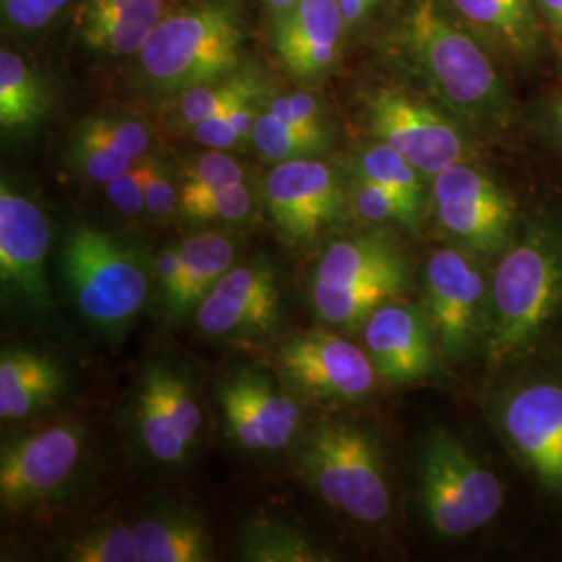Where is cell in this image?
<instances>
[{
  "label": "cell",
  "instance_id": "2e32d148",
  "mask_svg": "<svg viewBox=\"0 0 562 562\" xmlns=\"http://www.w3.org/2000/svg\"><path fill=\"white\" fill-rule=\"evenodd\" d=\"M280 288L269 262L248 261L225 271L196 306V325L209 338H261L280 322Z\"/></svg>",
  "mask_w": 562,
  "mask_h": 562
},
{
  "label": "cell",
  "instance_id": "b9f144b4",
  "mask_svg": "<svg viewBox=\"0 0 562 562\" xmlns=\"http://www.w3.org/2000/svg\"><path fill=\"white\" fill-rule=\"evenodd\" d=\"M550 46V67L562 80V0H536Z\"/></svg>",
  "mask_w": 562,
  "mask_h": 562
},
{
  "label": "cell",
  "instance_id": "e0dca14e",
  "mask_svg": "<svg viewBox=\"0 0 562 562\" xmlns=\"http://www.w3.org/2000/svg\"><path fill=\"white\" fill-rule=\"evenodd\" d=\"M50 227L41 206L20 194L11 183L0 186V281L25 304L50 308V283L46 280V257Z\"/></svg>",
  "mask_w": 562,
  "mask_h": 562
},
{
  "label": "cell",
  "instance_id": "e575fe53",
  "mask_svg": "<svg viewBox=\"0 0 562 562\" xmlns=\"http://www.w3.org/2000/svg\"><path fill=\"white\" fill-rule=\"evenodd\" d=\"M67 561L76 562H140L134 531L127 525H101L71 540Z\"/></svg>",
  "mask_w": 562,
  "mask_h": 562
},
{
  "label": "cell",
  "instance_id": "f35d334b",
  "mask_svg": "<svg viewBox=\"0 0 562 562\" xmlns=\"http://www.w3.org/2000/svg\"><path fill=\"white\" fill-rule=\"evenodd\" d=\"M69 0H0L2 20L15 32H38L59 15Z\"/></svg>",
  "mask_w": 562,
  "mask_h": 562
},
{
  "label": "cell",
  "instance_id": "30bf717a",
  "mask_svg": "<svg viewBox=\"0 0 562 562\" xmlns=\"http://www.w3.org/2000/svg\"><path fill=\"white\" fill-rule=\"evenodd\" d=\"M429 209L448 238L483 261H494L510 244L522 215L515 194L477 161L438 173Z\"/></svg>",
  "mask_w": 562,
  "mask_h": 562
},
{
  "label": "cell",
  "instance_id": "7bdbcfd3",
  "mask_svg": "<svg viewBox=\"0 0 562 562\" xmlns=\"http://www.w3.org/2000/svg\"><path fill=\"white\" fill-rule=\"evenodd\" d=\"M155 273L161 288L162 302L171 301L181 278V246H167L157 255Z\"/></svg>",
  "mask_w": 562,
  "mask_h": 562
},
{
  "label": "cell",
  "instance_id": "ac0fdd59",
  "mask_svg": "<svg viewBox=\"0 0 562 562\" xmlns=\"http://www.w3.org/2000/svg\"><path fill=\"white\" fill-rule=\"evenodd\" d=\"M227 436L244 450L276 452L292 442L301 427V406L269 375L238 371L220 385Z\"/></svg>",
  "mask_w": 562,
  "mask_h": 562
},
{
  "label": "cell",
  "instance_id": "7a4b0ae2",
  "mask_svg": "<svg viewBox=\"0 0 562 562\" xmlns=\"http://www.w3.org/2000/svg\"><path fill=\"white\" fill-rule=\"evenodd\" d=\"M562 323V209L522 213L490 271L483 361L492 375L540 355Z\"/></svg>",
  "mask_w": 562,
  "mask_h": 562
},
{
  "label": "cell",
  "instance_id": "484cf974",
  "mask_svg": "<svg viewBox=\"0 0 562 562\" xmlns=\"http://www.w3.org/2000/svg\"><path fill=\"white\" fill-rule=\"evenodd\" d=\"M181 246V278L176 294L167 302L171 315H183L201 304L223 273L234 267L236 244L220 232L194 234Z\"/></svg>",
  "mask_w": 562,
  "mask_h": 562
},
{
  "label": "cell",
  "instance_id": "1f68e13d",
  "mask_svg": "<svg viewBox=\"0 0 562 562\" xmlns=\"http://www.w3.org/2000/svg\"><path fill=\"white\" fill-rule=\"evenodd\" d=\"M255 209V199L246 183L180 194V215L190 223H225L238 225L248 222Z\"/></svg>",
  "mask_w": 562,
  "mask_h": 562
},
{
  "label": "cell",
  "instance_id": "8992f818",
  "mask_svg": "<svg viewBox=\"0 0 562 562\" xmlns=\"http://www.w3.org/2000/svg\"><path fill=\"white\" fill-rule=\"evenodd\" d=\"M411 267L385 229L362 232L327 246L311 280L317 317L341 329H359L383 302L406 296Z\"/></svg>",
  "mask_w": 562,
  "mask_h": 562
},
{
  "label": "cell",
  "instance_id": "d590c367",
  "mask_svg": "<svg viewBox=\"0 0 562 562\" xmlns=\"http://www.w3.org/2000/svg\"><path fill=\"white\" fill-rule=\"evenodd\" d=\"M246 169L234 157L217 148L192 157L181 165L180 194H194L244 183Z\"/></svg>",
  "mask_w": 562,
  "mask_h": 562
},
{
  "label": "cell",
  "instance_id": "74e56055",
  "mask_svg": "<svg viewBox=\"0 0 562 562\" xmlns=\"http://www.w3.org/2000/svg\"><path fill=\"white\" fill-rule=\"evenodd\" d=\"M142 181L146 196V213L155 220H167L173 213H180V192L176 188L173 173L167 162L157 157L142 159Z\"/></svg>",
  "mask_w": 562,
  "mask_h": 562
},
{
  "label": "cell",
  "instance_id": "7c38bea8",
  "mask_svg": "<svg viewBox=\"0 0 562 562\" xmlns=\"http://www.w3.org/2000/svg\"><path fill=\"white\" fill-rule=\"evenodd\" d=\"M262 202L292 244L317 240L350 211L348 183L317 157L278 162L262 181Z\"/></svg>",
  "mask_w": 562,
  "mask_h": 562
},
{
  "label": "cell",
  "instance_id": "5b68a950",
  "mask_svg": "<svg viewBox=\"0 0 562 562\" xmlns=\"http://www.w3.org/2000/svg\"><path fill=\"white\" fill-rule=\"evenodd\" d=\"M299 473L323 503L355 521L378 525L392 510L382 443L359 423H317L299 448Z\"/></svg>",
  "mask_w": 562,
  "mask_h": 562
},
{
  "label": "cell",
  "instance_id": "f6af8a7d",
  "mask_svg": "<svg viewBox=\"0 0 562 562\" xmlns=\"http://www.w3.org/2000/svg\"><path fill=\"white\" fill-rule=\"evenodd\" d=\"M265 4L271 11V15L276 18V15H280L283 11H288L290 7H294L296 0H265Z\"/></svg>",
  "mask_w": 562,
  "mask_h": 562
},
{
  "label": "cell",
  "instance_id": "5bb4252c",
  "mask_svg": "<svg viewBox=\"0 0 562 562\" xmlns=\"http://www.w3.org/2000/svg\"><path fill=\"white\" fill-rule=\"evenodd\" d=\"M132 427L153 461H183L202 427L201 402L190 378L169 362L148 364L132 401Z\"/></svg>",
  "mask_w": 562,
  "mask_h": 562
},
{
  "label": "cell",
  "instance_id": "4fadbf2b",
  "mask_svg": "<svg viewBox=\"0 0 562 562\" xmlns=\"http://www.w3.org/2000/svg\"><path fill=\"white\" fill-rule=\"evenodd\" d=\"M278 364L296 394L317 401H362L380 378L364 348L325 329L290 336L278 350Z\"/></svg>",
  "mask_w": 562,
  "mask_h": 562
},
{
  "label": "cell",
  "instance_id": "44dd1931",
  "mask_svg": "<svg viewBox=\"0 0 562 562\" xmlns=\"http://www.w3.org/2000/svg\"><path fill=\"white\" fill-rule=\"evenodd\" d=\"M346 32L338 0H296L273 18V48L292 78L319 80L340 57Z\"/></svg>",
  "mask_w": 562,
  "mask_h": 562
},
{
  "label": "cell",
  "instance_id": "277c9868",
  "mask_svg": "<svg viewBox=\"0 0 562 562\" xmlns=\"http://www.w3.org/2000/svg\"><path fill=\"white\" fill-rule=\"evenodd\" d=\"M244 27L225 2L183 7L162 18L138 53L142 80L162 94L220 80L240 69Z\"/></svg>",
  "mask_w": 562,
  "mask_h": 562
},
{
  "label": "cell",
  "instance_id": "9c48e42d",
  "mask_svg": "<svg viewBox=\"0 0 562 562\" xmlns=\"http://www.w3.org/2000/svg\"><path fill=\"white\" fill-rule=\"evenodd\" d=\"M373 140L383 142L434 180L457 162L477 161L475 132L440 102L396 86H375L362 94Z\"/></svg>",
  "mask_w": 562,
  "mask_h": 562
},
{
  "label": "cell",
  "instance_id": "ee69618b",
  "mask_svg": "<svg viewBox=\"0 0 562 562\" xmlns=\"http://www.w3.org/2000/svg\"><path fill=\"white\" fill-rule=\"evenodd\" d=\"M338 4H340L341 15H344L348 32H355L357 27H361L364 20L369 18V13H371L369 0H338Z\"/></svg>",
  "mask_w": 562,
  "mask_h": 562
},
{
  "label": "cell",
  "instance_id": "d6a6232c",
  "mask_svg": "<svg viewBox=\"0 0 562 562\" xmlns=\"http://www.w3.org/2000/svg\"><path fill=\"white\" fill-rule=\"evenodd\" d=\"M252 144L267 161L285 162L294 159L319 157L329 150V142L317 140L308 134H302L292 125L273 117L262 109L252 130Z\"/></svg>",
  "mask_w": 562,
  "mask_h": 562
},
{
  "label": "cell",
  "instance_id": "6da1fadb",
  "mask_svg": "<svg viewBox=\"0 0 562 562\" xmlns=\"http://www.w3.org/2000/svg\"><path fill=\"white\" fill-rule=\"evenodd\" d=\"M387 50L475 134L506 136L521 120L503 60L446 0H408Z\"/></svg>",
  "mask_w": 562,
  "mask_h": 562
},
{
  "label": "cell",
  "instance_id": "4dcf8cb0",
  "mask_svg": "<svg viewBox=\"0 0 562 562\" xmlns=\"http://www.w3.org/2000/svg\"><path fill=\"white\" fill-rule=\"evenodd\" d=\"M348 206L350 211L373 225H398L404 229H417L423 222L411 204L402 201L394 192L385 190L380 183L350 176L348 180Z\"/></svg>",
  "mask_w": 562,
  "mask_h": 562
},
{
  "label": "cell",
  "instance_id": "d6986e66",
  "mask_svg": "<svg viewBox=\"0 0 562 562\" xmlns=\"http://www.w3.org/2000/svg\"><path fill=\"white\" fill-rule=\"evenodd\" d=\"M362 341L385 382H422L436 371L440 348L427 311L404 296L383 302L369 315Z\"/></svg>",
  "mask_w": 562,
  "mask_h": 562
},
{
  "label": "cell",
  "instance_id": "52a82bcc",
  "mask_svg": "<svg viewBox=\"0 0 562 562\" xmlns=\"http://www.w3.org/2000/svg\"><path fill=\"white\" fill-rule=\"evenodd\" d=\"M417 477L425 521L442 540L467 538L503 510L501 477L443 427L431 429L419 443Z\"/></svg>",
  "mask_w": 562,
  "mask_h": 562
},
{
  "label": "cell",
  "instance_id": "60d3db41",
  "mask_svg": "<svg viewBox=\"0 0 562 562\" xmlns=\"http://www.w3.org/2000/svg\"><path fill=\"white\" fill-rule=\"evenodd\" d=\"M106 199L123 215H140L146 211V196H144V181H142V161L120 173L117 178L104 183Z\"/></svg>",
  "mask_w": 562,
  "mask_h": 562
},
{
  "label": "cell",
  "instance_id": "7402d4cb",
  "mask_svg": "<svg viewBox=\"0 0 562 562\" xmlns=\"http://www.w3.org/2000/svg\"><path fill=\"white\" fill-rule=\"evenodd\" d=\"M153 144V130L132 113L90 115L71 132L65 161L81 180L109 183L144 157Z\"/></svg>",
  "mask_w": 562,
  "mask_h": 562
},
{
  "label": "cell",
  "instance_id": "cb8c5ba5",
  "mask_svg": "<svg viewBox=\"0 0 562 562\" xmlns=\"http://www.w3.org/2000/svg\"><path fill=\"white\" fill-rule=\"evenodd\" d=\"M65 387L59 364L30 348H4L0 357V417L23 419L53 401Z\"/></svg>",
  "mask_w": 562,
  "mask_h": 562
},
{
  "label": "cell",
  "instance_id": "ab89813d",
  "mask_svg": "<svg viewBox=\"0 0 562 562\" xmlns=\"http://www.w3.org/2000/svg\"><path fill=\"white\" fill-rule=\"evenodd\" d=\"M522 117L562 159V86L540 97Z\"/></svg>",
  "mask_w": 562,
  "mask_h": 562
},
{
  "label": "cell",
  "instance_id": "f1b7e54d",
  "mask_svg": "<svg viewBox=\"0 0 562 562\" xmlns=\"http://www.w3.org/2000/svg\"><path fill=\"white\" fill-rule=\"evenodd\" d=\"M348 171L350 176L380 183L425 217L431 180L425 178L413 162L404 159L392 146L380 140L357 146L350 155Z\"/></svg>",
  "mask_w": 562,
  "mask_h": 562
},
{
  "label": "cell",
  "instance_id": "ba28073f",
  "mask_svg": "<svg viewBox=\"0 0 562 562\" xmlns=\"http://www.w3.org/2000/svg\"><path fill=\"white\" fill-rule=\"evenodd\" d=\"M63 276L81 317L101 329L132 322L148 301L150 267L117 236L74 225L60 248Z\"/></svg>",
  "mask_w": 562,
  "mask_h": 562
},
{
  "label": "cell",
  "instance_id": "603a6c76",
  "mask_svg": "<svg viewBox=\"0 0 562 562\" xmlns=\"http://www.w3.org/2000/svg\"><path fill=\"white\" fill-rule=\"evenodd\" d=\"M167 0H81L78 34L104 57L138 55L167 15Z\"/></svg>",
  "mask_w": 562,
  "mask_h": 562
},
{
  "label": "cell",
  "instance_id": "8d00e7d4",
  "mask_svg": "<svg viewBox=\"0 0 562 562\" xmlns=\"http://www.w3.org/2000/svg\"><path fill=\"white\" fill-rule=\"evenodd\" d=\"M265 109L278 120L292 125L302 134H308L317 140L329 142L331 136L327 123L323 117L319 101L306 92H292V94H269Z\"/></svg>",
  "mask_w": 562,
  "mask_h": 562
},
{
  "label": "cell",
  "instance_id": "3957f363",
  "mask_svg": "<svg viewBox=\"0 0 562 562\" xmlns=\"http://www.w3.org/2000/svg\"><path fill=\"white\" fill-rule=\"evenodd\" d=\"M490 419L543 496L562 504V362L538 355L496 375Z\"/></svg>",
  "mask_w": 562,
  "mask_h": 562
},
{
  "label": "cell",
  "instance_id": "ffe728a7",
  "mask_svg": "<svg viewBox=\"0 0 562 562\" xmlns=\"http://www.w3.org/2000/svg\"><path fill=\"white\" fill-rule=\"evenodd\" d=\"M508 71L531 76L550 67V46L536 0H446Z\"/></svg>",
  "mask_w": 562,
  "mask_h": 562
},
{
  "label": "cell",
  "instance_id": "836d02e7",
  "mask_svg": "<svg viewBox=\"0 0 562 562\" xmlns=\"http://www.w3.org/2000/svg\"><path fill=\"white\" fill-rule=\"evenodd\" d=\"M267 97L244 101L211 120L202 121L201 125L190 130L194 140L217 150L238 148L246 142H252V130L265 109Z\"/></svg>",
  "mask_w": 562,
  "mask_h": 562
},
{
  "label": "cell",
  "instance_id": "bcb514c9",
  "mask_svg": "<svg viewBox=\"0 0 562 562\" xmlns=\"http://www.w3.org/2000/svg\"><path fill=\"white\" fill-rule=\"evenodd\" d=\"M387 0H369V7H371V11H375V9H380L383 7Z\"/></svg>",
  "mask_w": 562,
  "mask_h": 562
},
{
  "label": "cell",
  "instance_id": "8fae6325",
  "mask_svg": "<svg viewBox=\"0 0 562 562\" xmlns=\"http://www.w3.org/2000/svg\"><path fill=\"white\" fill-rule=\"evenodd\" d=\"M461 246H443L423 265L425 311L438 348L450 362L483 355L490 315V273Z\"/></svg>",
  "mask_w": 562,
  "mask_h": 562
},
{
  "label": "cell",
  "instance_id": "9a60e30c",
  "mask_svg": "<svg viewBox=\"0 0 562 562\" xmlns=\"http://www.w3.org/2000/svg\"><path fill=\"white\" fill-rule=\"evenodd\" d=\"M83 429L57 423L4 443L0 452V501L27 508L55 496L74 477L83 457Z\"/></svg>",
  "mask_w": 562,
  "mask_h": 562
},
{
  "label": "cell",
  "instance_id": "f546056e",
  "mask_svg": "<svg viewBox=\"0 0 562 562\" xmlns=\"http://www.w3.org/2000/svg\"><path fill=\"white\" fill-rule=\"evenodd\" d=\"M240 559L248 562H327L336 557L292 522L257 517L241 529Z\"/></svg>",
  "mask_w": 562,
  "mask_h": 562
},
{
  "label": "cell",
  "instance_id": "d4e9b609",
  "mask_svg": "<svg viewBox=\"0 0 562 562\" xmlns=\"http://www.w3.org/2000/svg\"><path fill=\"white\" fill-rule=\"evenodd\" d=\"M140 562H206L213 540L201 519L181 508H157L132 525Z\"/></svg>",
  "mask_w": 562,
  "mask_h": 562
},
{
  "label": "cell",
  "instance_id": "4316f807",
  "mask_svg": "<svg viewBox=\"0 0 562 562\" xmlns=\"http://www.w3.org/2000/svg\"><path fill=\"white\" fill-rule=\"evenodd\" d=\"M262 97H269V86L262 80L261 74L240 67L225 78L206 81L176 94L167 121L176 130L190 132L192 127L201 125L202 121L211 120L240 102Z\"/></svg>",
  "mask_w": 562,
  "mask_h": 562
},
{
  "label": "cell",
  "instance_id": "83f0119b",
  "mask_svg": "<svg viewBox=\"0 0 562 562\" xmlns=\"http://www.w3.org/2000/svg\"><path fill=\"white\" fill-rule=\"evenodd\" d=\"M50 106L48 86L32 63L18 53H0V127L4 136L32 132Z\"/></svg>",
  "mask_w": 562,
  "mask_h": 562
}]
</instances>
